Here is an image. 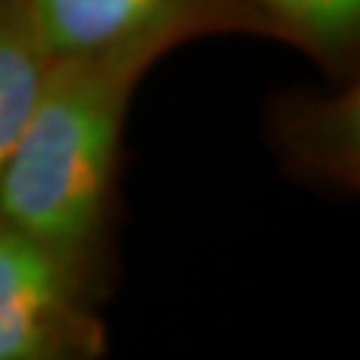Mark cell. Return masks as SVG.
Here are the masks:
<instances>
[{
	"label": "cell",
	"instance_id": "6da1fadb",
	"mask_svg": "<svg viewBox=\"0 0 360 360\" xmlns=\"http://www.w3.org/2000/svg\"><path fill=\"white\" fill-rule=\"evenodd\" d=\"M144 70L53 62L0 171V221L43 245L91 294L104 267L126 112Z\"/></svg>",
	"mask_w": 360,
	"mask_h": 360
},
{
	"label": "cell",
	"instance_id": "7a4b0ae2",
	"mask_svg": "<svg viewBox=\"0 0 360 360\" xmlns=\"http://www.w3.org/2000/svg\"><path fill=\"white\" fill-rule=\"evenodd\" d=\"M53 62L150 67L206 35H262L240 0H25Z\"/></svg>",
	"mask_w": 360,
	"mask_h": 360
},
{
	"label": "cell",
	"instance_id": "3957f363",
	"mask_svg": "<svg viewBox=\"0 0 360 360\" xmlns=\"http://www.w3.org/2000/svg\"><path fill=\"white\" fill-rule=\"evenodd\" d=\"M107 347L94 294L0 221V360H91Z\"/></svg>",
	"mask_w": 360,
	"mask_h": 360
},
{
	"label": "cell",
	"instance_id": "277c9868",
	"mask_svg": "<svg viewBox=\"0 0 360 360\" xmlns=\"http://www.w3.org/2000/svg\"><path fill=\"white\" fill-rule=\"evenodd\" d=\"M272 136L285 166L307 181L355 190L360 179V91L291 96L272 115Z\"/></svg>",
	"mask_w": 360,
	"mask_h": 360
},
{
	"label": "cell",
	"instance_id": "5b68a950",
	"mask_svg": "<svg viewBox=\"0 0 360 360\" xmlns=\"http://www.w3.org/2000/svg\"><path fill=\"white\" fill-rule=\"evenodd\" d=\"M262 38L288 43L328 75L349 80L360 56V0H240Z\"/></svg>",
	"mask_w": 360,
	"mask_h": 360
},
{
	"label": "cell",
	"instance_id": "8992f818",
	"mask_svg": "<svg viewBox=\"0 0 360 360\" xmlns=\"http://www.w3.org/2000/svg\"><path fill=\"white\" fill-rule=\"evenodd\" d=\"M51 67L25 0H0V171L38 107Z\"/></svg>",
	"mask_w": 360,
	"mask_h": 360
}]
</instances>
